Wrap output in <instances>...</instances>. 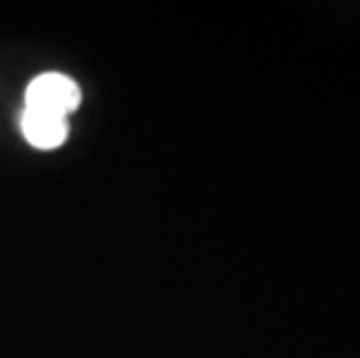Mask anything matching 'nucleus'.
Here are the masks:
<instances>
[{"label":"nucleus","mask_w":360,"mask_h":358,"mask_svg":"<svg viewBox=\"0 0 360 358\" xmlns=\"http://www.w3.org/2000/svg\"><path fill=\"white\" fill-rule=\"evenodd\" d=\"M82 94L79 87L65 75L47 72L30 82L26 91V108L44 110L58 117H68L70 112L79 108Z\"/></svg>","instance_id":"nucleus-1"},{"label":"nucleus","mask_w":360,"mask_h":358,"mask_svg":"<svg viewBox=\"0 0 360 358\" xmlns=\"http://www.w3.org/2000/svg\"><path fill=\"white\" fill-rule=\"evenodd\" d=\"M21 131L37 149H56L68 138V121L58 114L26 108L21 114Z\"/></svg>","instance_id":"nucleus-2"}]
</instances>
